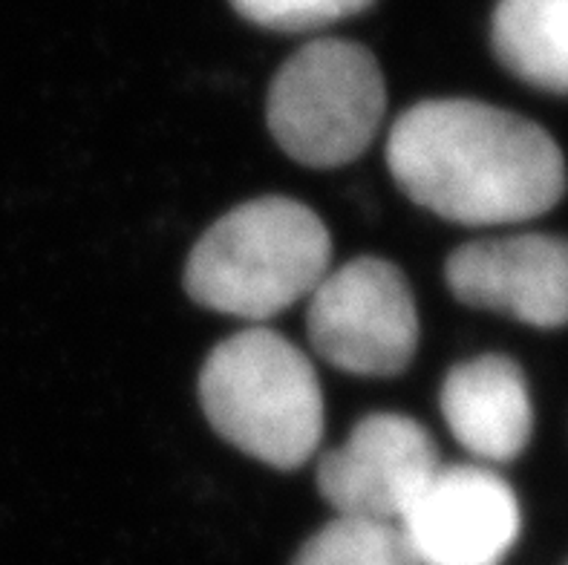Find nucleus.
I'll return each mask as SVG.
<instances>
[{
	"label": "nucleus",
	"instance_id": "423d86ee",
	"mask_svg": "<svg viewBox=\"0 0 568 565\" xmlns=\"http://www.w3.org/2000/svg\"><path fill=\"white\" fill-rule=\"evenodd\" d=\"M439 467L436 442L416 418L373 413L321 458L317 491L338 516L398 523Z\"/></svg>",
	"mask_w": 568,
	"mask_h": 565
},
{
	"label": "nucleus",
	"instance_id": "f8f14e48",
	"mask_svg": "<svg viewBox=\"0 0 568 565\" xmlns=\"http://www.w3.org/2000/svg\"><path fill=\"white\" fill-rule=\"evenodd\" d=\"M375 0H231L245 21L277 32H312L364 12Z\"/></svg>",
	"mask_w": 568,
	"mask_h": 565
},
{
	"label": "nucleus",
	"instance_id": "39448f33",
	"mask_svg": "<svg viewBox=\"0 0 568 565\" xmlns=\"http://www.w3.org/2000/svg\"><path fill=\"white\" fill-rule=\"evenodd\" d=\"M306 330L315 352L361 379H393L418 350V309L398 265L382 258L344 263L312 289Z\"/></svg>",
	"mask_w": 568,
	"mask_h": 565
},
{
	"label": "nucleus",
	"instance_id": "20e7f679",
	"mask_svg": "<svg viewBox=\"0 0 568 565\" xmlns=\"http://www.w3.org/2000/svg\"><path fill=\"white\" fill-rule=\"evenodd\" d=\"M384 110L387 87L373 52L344 38H317L277 70L266 122L295 162L341 168L373 144Z\"/></svg>",
	"mask_w": 568,
	"mask_h": 565
},
{
	"label": "nucleus",
	"instance_id": "7ed1b4c3",
	"mask_svg": "<svg viewBox=\"0 0 568 565\" xmlns=\"http://www.w3.org/2000/svg\"><path fill=\"white\" fill-rule=\"evenodd\" d=\"M211 427L277 471L310 462L324 436V393L312 361L272 330H243L214 346L200 373Z\"/></svg>",
	"mask_w": 568,
	"mask_h": 565
},
{
	"label": "nucleus",
	"instance_id": "1a4fd4ad",
	"mask_svg": "<svg viewBox=\"0 0 568 565\" xmlns=\"http://www.w3.org/2000/svg\"><path fill=\"white\" fill-rule=\"evenodd\" d=\"M439 404L456 442L485 462H511L531 442L526 375L505 355H479L454 366Z\"/></svg>",
	"mask_w": 568,
	"mask_h": 565
},
{
	"label": "nucleus",
	"instance_id": "0eeeda50",
	"mask_svg": "<svg viewBox=\"0 0 568 565\" xmlns=\"http://www.w3.org/2000/svg\"><path fill=\"white\" fill-rule=\"evenodd\" d=\"M418 565H499L519 537V502L494 471L439 467L398 519Z\"/></svg>",
	"mask_w": 568,
	"mask_h": 565
},
{
	"label": "nucleus",
	"instance_id": "f257e3e1",
	"mask_svg": "<svg viewBox=\"0 0 568 565\" xmlns=\"http://www.w3.org/2000/svg\"><path fill=\"white\" fill-rule=\"evenodd\" d=\"M387 165L416 205L459 225L534 220L566 191V159L540 124L470 99L422 101L398 115Z\"/></svg>",
	"mask_w": 568,
	"mask_h": 565
},
{
	"label": "nucleus",
	"instance_id": "9b49d317",
	"mask_svg": "<svg viewBox=\"0 0 568 565\" xmlns=\"http://www.w3.org/2000/svg\"><path fill=\"white\" fill-rule=\"evenodd\" d=\"M292 565H418L398 523L338 516L312 534Z\"/></svg>",
	"mask_w": 568,
	"mask_h": 565
},
{
	"label": "nucleus",
	"instance_id": "9d476101",
	"mask_svg": "<svg viewBox=\"0 0 568 565\" xmlns=\"http://www.w3.org/2000/svg\"><path fill=\"white\" fill-rule=\"evenodd\" d=\"M490 43L517 79L568 93V0H499Z\"/></svg>",
	"mask_w": 568,
	"mask_h": 565
},
{
	"label": "nucleus",
	"instance_id": "6e6552de",
	"mask_svg": "<svg viewBox=\"0 0 568 565\" xmlns=\"http://www.w3.org/2000/svg\"><path fill=\"white\" fill-rule=\"evenodd\" d=\"M445 278L465 306L499 312L540 330L568 323V240L562 236L476 240L447 258Z\"/></svg>",
	"mask_w": 568,
	"mask_h": 565
},
{
	"label": "nucleus",
	"instance_id": "f03ea898",
	"mask_svg": "<svg viewBox=\"0 0 568 565\" xmlns=\"http://www.w3.org/2000/svg\"><path fill=\"white\" fill-rule=\"evenodd\" d=\"M329 260V231L310 205L260 196L200 236L185 265V292L220 315L268 321L310 297Z\"/></svg>",
	"mask_w": 568,
	"mask_h": 565
}]
</instances>
